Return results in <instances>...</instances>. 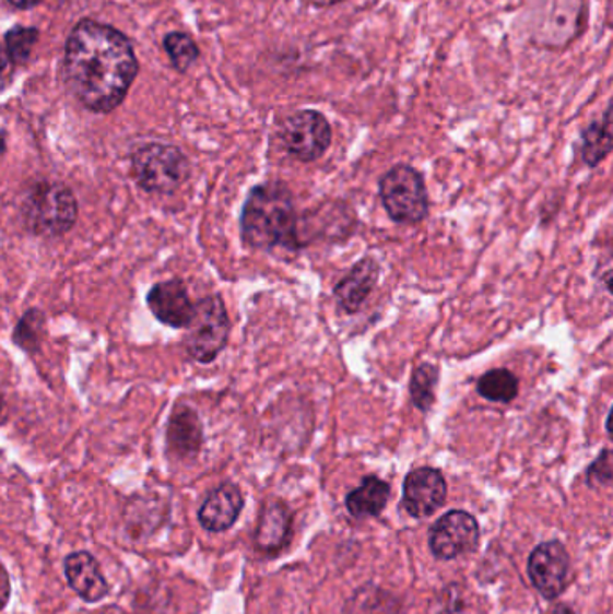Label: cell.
I'll return each mask as SVG.
<instances>
[{
	"label": "cell",
	"instance_id": "obj_1",
	"mask_svg": "<svg viewBox=\"0 0 613 614\" xmlns=\"http://www.w3.org/2000/svg\"><path fill=\"white\" fill-rule=\"evenodd\" d=\"M66 74L72 92L89 110L108 114L130 91L138 74V58L119 31L83 21L67 42Z\"/></svg>",
	"mask_w": 613,
	"mask_h": 614
},
{
	"label": "cell",
	"instance_id": "obj_2",
	"mask_svg": "<svg viewBox=\"0 0 613 614\" xmlns=\"http://www.w3.org/2000/svg\"><path fill=\"white\" fill-rule=\"evenodd\" d=\"M241 239L254 250L300 247L294 194L281 181L250 189L239 217Z\"/></svg>",
	"mask_w": 613,
	"mask_h": 614
},
{
	"label": "cell",
	"instance_id": "obj_3",
	"mask_svg": "<svg viewBox=\"0 0 613 614\" xmlns=\"http://www.w3.org/2000/svg\"><path fill=\"white\" fill-rule=\"evenodd\" d=\"M22 217L27 231L35 236H63L76 225V197L63 184L38 181L24 198Z\"/></svg>",
	"mask_w": 613,
	"mask_h": 614
},
{
	"label": "cell",
	"instance_id": "obj_4",
	"mask_svg": "<svg viewBox=\"0 0 613 614\" xmlns=\"http://www.w3.org/2000/svg\"><path fill=\"white\" fill-rule=\"evenodd\" d=\"M191 175L188 156L169 144H146L132 155V177L142 191L173 194Z\"/></svg>",
	"mask_w": 613,
	"mask_h": 614
},
{
	"label": "cell",
	"instance_id": "obj_5",
	"mask_svg": "<svg viewBox=\"0 0 613 614\" xmlns=\"http://www.w3.org/2000/svg\"><path fill=\"white\" fill-rule=\"evenodd\" d=\"M381 205L390 220L401 225H417L428 216L425 180L414 167L398 164L378 184Z\"/></svg>",
	"mask_w": 613,
	"mask_h": 614
},
{
	"label": "cell",
	"instance_id": "obj_6",
	"mask_svg": "<svg viewBox=\"0 0 613 614\" xmlns=\"http://www.w3.org/2000/svg\"><path fill=\"white\" fill-rule=\"evenodd\" d=\"M231 320L220 295L202 298L194 304V317L188 326L184 347L194 362L213 363L227 345Z\"/></svg>",
	"mask_w": 613,
	"mask_h": 614
},
{
	"label": "cell",
	"instance_id": "obj_7",
	"mask_svg": "<svg viewBox=\"0 0 613 614\" xmlns=\"http://www.w3.org/2000/svg\"><path fill=\"white\" fill-rule=\"evenodd\" d=\"M279 137L294 158L315 162L330 150L333 130L320 111L300 110L284 119Z\"/></svg>",
	"mask_w": 613,
	"mask_h": 614
},
{
	"label": "cell",
	"instance_id": "obj_8",
	"mask_svg": "<svg viewBox=\"0 0 613 614\" xmlns=\"http://www.w3.org/2000/svg\"><path fill=\"white\" fill-rule=\"evenodd\" d=\"M481 529L472 513L450 510L431 530V550L437 559L451 560L476 548Z\"/></svg>",
	"mask_w": 613,
	"mask_h": 614
},
{
	"label": "cell",
	"instance_id": "obj_9",
	"mask_svg": "<svg viewBox=\"0 0 613 614\" xmlns=\"http://www.w3.org/2000/svg\"><path fill=\"white\" fill-rule=\"evenodd\" d=\"M529 579L538 593L554 600L565 591L570 574V557L557 541L540 544L532 552L528 563Z\"/></svg>",
	"mask_w": 613,
	"mask_h": 614
},
{
	"label": "cell",
	"instance_id": "obj_10",
	"mask_svg": "<svg viewBox=\"0 0 613 614\" xmlns=\"http://www.w3.org/2000/svg\"><path fill=\"white\" fill-rule=\"evenodd\" d=\"M446 480L439 469L417 468L406 474L403 484V507L412 518H428L446 501Z\"/></svg>",
	"mask_w": 613,
	"mask_h": 614
},
{
	"label": "cell",
	"instance_id": "obj_11",
	"mask_svg": "<svg viewBox=\"0 0 613 614\" xmlns=\"http://www.w3.org/2000/svg\"><path fill=\"white\" fill-rule=\"evenodd\" d=\"M146 304L158 322L173 329H188L194 317V304L180 279L157 282L148 292Z\"/></svg>",
	"mask_w": 613,
	"mask_h": 614
},
{
	"label": "cell",
	"instance_id": "obj_12",
	"mask_svg": "<svg viewBox=\"0 0 613 614\" xmlns=\"http://www.w3.org/2000/svg\"><path fill=\"white\" fill-rule=\"evenodd\" d=\"M381 268L373 257H364L351 268L344 279L333 287V297L345 312L361 311L362 304L375 292L380 281Z\"/></svg>",
	"mask_w": 613,
	"mask_h": 614
},
{
	"label": "cell",
	"instance_id": "obj_13",
	"mask_svg": "<svg viewBox=\"0 0 613 614\" xmlns=\"http://www.w3.org/2000/svg\"><path fill=\"white\" fill-rule=\"evenodd\" d=\"M244 505V494L238 485H220L209 493L198 510V521L208 532H225L238 521Z\"/></svg>",
	"mask_w": 613,
	"mask_h": 614
},
{
	"label": "cell",
	"instance_id": "obj_14",
	"mask_svg": "<svg viewBox=\"0 0 613 614\" xmlns=\"http://www.w3.org/2000/svg\"><path fill=\"white\" fill-rule=\"evenodd\" d=\"M67 582L85 602L96 604L108 594V582L99 563L89 552H76L66 559Z\"/></svg>",
	"mask_w": 613,
	"mask_h": 614
},
{
	"label": "cell",
	"instance_id": "obj_15",
	"mask_svg": "<svg viewBox=\"0 0 613 614\" xmlns=\"http://www.w3.org/2000/svg\"><path fill=\"white\" fill-rule=\"evenodd\" d=\"M203 442V428L194 410L180 406L167 424V448L178 459H194Z\"/></svg>",
	"mask_w": 613,
	"mask_h": 614
},
{
	"label": "cell",
	"instance_id": "obj_16",
	"mask_svg": "<svg viewBox=\"0 0 613 614\" xmlns=\"http://www.w3.org/2000/svg\"><path fill=\"white\" fill-rule=\"evenodd\" d=\"M292 534V512L286 505L274 501L264 507L259 518L258 530H256V544L263 552H278L288 543Z\"/></svg>",
	"mask_w": 613,
	"mask_h": 614
},
{
	"label": "cell",
	"instance_id": "obj_17",
	"mask_svg": "<svg viewBox=\"0 0 613 614\" xmlns=\"http://www.w3.org/2000/svg\"><path fill=\"white\" fill-rule=\"evenodd\" d=\"M390 498V487L378 476H365L361 487L351 491L345 507L356 519L376 518L384 512Z\"/></svg>",
	"mask_w": 613,
	"mask_h": 614
},
{
	"label": "cell",
	"instance_id": "obj_18",
	"mask_svg": "<svg viewBox=\"0 0 613 614\" xmlns=\"http://www.w3.org/2000/svg\"><path fill=\"white\" fill-rule=\"evenodd\" d=\"M520 383L511 370L493 368L476 381V392L492 403L509 404L517 399Z\"/></svg>",
	"mask_w": 613,
	"mask_h": 614
},
{
	"label": "cell",
	"instance_id": "obj_19",
	"mask_svg": "<svg viewBox=\"0 0 613 614\" xmlns=\"http://www.w3.org/2000/svg\"><path fill=\"white\" fill-rule=\"evenodd\" d=\"M610 108L604 111L603 121H596L583 131V155L588 167H596L612 152V119Z\"/></svg>",
	"mask_w": 613,
	"mask_h": 614
},
{
	"label": "cell",
	"instance_id": "obj_20",
	"mask_svg": "<svg viewBox=\"0 0 613 614\" xmlns=\"http://www.w3.org/2000/svg\"><path fill=\"white\" fill-rule=\"evenodd\" d=\"M439 368L434 363H420L411 376V401L420 412H431L436 403Z\"/></svg>",
	"mask_w": 613,
	"mask_h": 614
},
{
	"label": "cell",
	"instance_id": "obj_21",
	"mask_svg": "<svg viewBox=\"0 0 613 614\" xmlns=\"http://www.w3.org/2000/svg\"><path fill=\"white\" fill-rule=\"evenodd\" d=\"M44 328H46V315H44V311L42 309H30L16 323L13 340H15L16 345L22 351L35 353L40 347Z\"/></svg>",
	"mask_w": 613,
	"mask_h": 614
},
{
	"label": "cell",
	"instance_id": "obj_22",
	"mask_svg": "<svg viewBox=\"0 0 613 614\" xmlns=\"http://www.w3.org/2000/svg\"><path fill=\"white\" fill-rule=\"evenodd\" d=\"M167 55L172 58L173 66L177 67L178 71H188L189 67L193 66L198 58V47L188 35L184 33H172L166 36L164 40Z\"/></svg>",
	"mask_w": 613,
	"mask_h": 614
},
{
	"label": "cell",
	"instance_id": "obj_23",
	"mask_svg": "<svg viewBox=\"0 0 613 614\" xmlns=\"http://www.w3.org/2000/svg\"><path fill=\"white\" fill-rule=\"evenodd\" d=\"M38 40V31L33 27H15L5 35L8 56L16 63H24L30 58L31 49Z\"/></svg>",
	"mask_w": 613,
	"mask_h": 614
},
{
	"label": "cell",
	"instance_id": "obj_24",
	"mask_svg": "<svg viewBox=\"0 0 613 614\" xmlns=\"http://www.w3.org/2000/svg\"><path fill=\"white\" fill-rule=\"evenodd\" d=\"M587 482L590 487H606L612 482V462H610V449H604L596 462L588 468Z\"/></svg>",
	"mask_w": 613,
	"mask_h": 614
},
{
	"label": "cell",
	"instance_id": "obj_25",
	"mask_svg": "<svg viewBox=\"0 0 613 614\" xmlns=\"http://www.w3.org/2000/svg\"><path fill=\"white\" fill-rule=\"evenodd\" d=\"M11 597L10 575L5 571L4 566L0 563V611L4 610Z\"/></svg>",
	"mask_w": 613,
	"mask_h": 614
},
{
	"label": "cell",
	"instance_id": "obj_26",
	"mask_svg": "<svg viewBox=\"0 0 613 614\" xmlns=\"http://www.w3.org/2000/svg\"><path fill=\"white\" fill-rule=\"evenodd\" d=\"M308 2L315 5V8H330V5L339 4V2H344V0H308Z\"/></svg>",
	"mask_w": 613,
	"mask_h": 614
},
{
	"label": "cell",
	"instance_id": "obj_27",
	"mask_svg": "<svg viewBox=\"0 0 613 614\" xmlns=\"http://www.w3.org/2000/svg\"><path fill=\"white\" fill-rule=\"evenodd\" d=\"M11 4L16 5V8H33V5L38 4L40 0H10Z\"/></svg>",
	"mask_w": 613,
	"mask_h": 614
},
{
	"label": "cell",
	"instance_id": "obj_28",
	"mask_svg": "<svg viewBox=\"0 0 613 614\" xmlns=\"http://www.w3.org/2000/svg\"><path fill=\"white\" fill-rule=\"evenodd\" d=\"M549 614H574V611L567 607V605H556Z\"/></svg>",
	"mask_w": 613,
	"mask_h": 614
},
{
	"label": "cell",
	"instance_id": "obj_29",
	"mask_svg": "<svg viewBox=\"0 0 613 614\" xmlns=\"http://www.w3.org/2000/svg\"><path fill=\"white\" fill-rule=\"evenodd\" d=\"M5 66H8V52L0 47V74L4 72Z\"/></svg>",
	"mask_w": 613,
	"mask_h": 614
},
{
	"label": "cell",
	"instance_id": "obj_30",
	"mask_svg": "<svg viewBox=\"0 0 613 614\" xmlns=\"http://www.w3.org/2000/svg\"><path fill=\"white\" fill-rule=\"evenodd\" d=\"M0 413H2V399H0Z\"/></svg>",
	"mask_w": 613,
	"mask_h": 614
}]
</instances>
